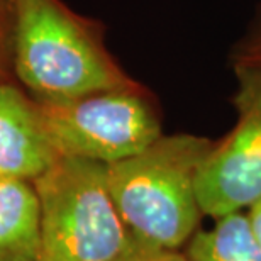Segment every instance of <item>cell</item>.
I'll return each mask as SVG.
<instances>
[{
    "instance_id": "obj_1",
    "label": "cell",
    "mask_w": 261,
    "mask_h": 261,
    "mask_svg": "<svg viewBox=\"0 0 261 261\" xmlns=\"http://www.w3.org/2000/svg\"><path fill=\"white\" fill-rule=\"evenodd\" d=\"M14 71L36 102H66L134 83L103 43L97 20L61 0H12Z\"/></svg>"
},
{
    "instance_id": "obj_2",
    "label": "cell",
    "mask_w": 261,
    "mask_h": 261,
    "mask_svg": "<svg viewBox=\"0 0 261 261\" xmlns=\"http://www.w3.org/2000/svg\"><path fill=\"white\" fill-rule=\"evenodd\" d=\"M214 144L194 134L161 136L139 154L107 165L112 198L139 244L176 251L194 238L202 216L197 176Z\"/></svg>"
},
{
    "instance_id": "obj_3",
    "label": "cell",
    "mask_w": 261,
    "mask_h": 261,
    "mask_svg": "<svg viewBox=\"0 0 261 261\" xmlns=\"http://www.w3.org/2000/svg\"><path fill=\"white\" fill-rule=\"evenodd\" d=\"M33 184L41 205L39 261H122L139 246L112 198L107 165L60 156Z\"/></svg>"
},
{
    "instance_id": "obj_4",
    "label": "cell",
    "mask_w": 261,
    "mask_h": 261,
    "mask_svg": "<svg viewBox=\"0 0 261 261\" xmlns=\"http://www.w3.org/2000/svg\"><path fill=\"white\" fill-rule=\"evenodd\" d=\"M38 106L60 156L112 165L139 154L163 136L158 109L139 83Z\"/></svg>"
},
{
    "instance_id": "obj_5",
    "label": "cell",
    "mask_w": 261,
    "mask_h": 261,
    "mask_svg": "<svg viewBox=\"0 0 261 261\" xmlns=\"http://www.w3.org/2000/svg\"><path fill=\"white\" fill-rule=\"evenodd\" d=\"M238 122L214 144L197 176L202 214L224 217L261 197V60L234 55Z\"/></svg>"
},
{
    "instance_id": "obj_6",
    "label": "cell",
    "mask_w": 261,
    "mask_h": 261,
    "mask_svg": "<svg viewBox=\"0 0 261 261\" xmlns=\"http://www.w3.org/2000/svg\"><path fill=\"white\" fill-rule=\"evenodd\" d=\"M58 158L38 102L0 82V175L34 181Z\"/></svg>"
},
{
    "instance_id": "obj_7",
    "label": "cell",
    "mask_w": 261,
    "mask_h": 261,
    "mask_svg": "<svg viewBox=\"0 0 261 261\" xmlns=\"http://www.w3.org/2000/svg\"><path fill=\"white\" fill-rule=\"evenodd\" d=\"M41 205L31 180L0 175V261H39Z\"/></svg>"
},
{
    "instance_id": "obj_8",
    "label": "cell",
    "mask_w": 261,
    "mask_h": 261,
    "mask_svg": "<svg viewBox=\"0 0 261 261\" xmlns=\"http://www.w3.org/2000/svg\"><path fill=\"white\" fill-rule=\"evenodd\" d=\"M190 261H261V246L248 216L232 212L217 219L208 232H197L190 241Z\"/></svg>"
},
{
    "instance_id": "obj_9",
    "label": "cell",
    "mask_w": 261,
    "mask_h": 261,
    "mask_svg": "<svg viewBox=\"0 0 261 261\" xmlns=\"http://www.w3.org/2000/svg\"><path fill=\"white\" fill-rule=\"evenodd\" d=\"M122 261H190L187 254H180L173 249H158V248H148L139 244L127 258Z\"/></svg>"
},
{
    "instance_id": "obj_10",
    "label": "cell",
    "mask_w": 261,
    "mask_h": 261,
    "mask_svg": "<svg viewBox=\"0 0 261 261\" xmlns=\"http://www.w3.org/2000/svg\"><path fill=\"white\" fill-rule=\"evenodd\" d=\"M236 56L261 60V22L258 28L253 31V34L249 36L248 41H244V43L239 46V49L236 51Z\"/></svg>"
},
{
    "instance_id": "obj_11",
    "label": "cell",
    "mask_w": 261,
    "mask_h": 261,
    "mask_svg": "<svg viewBox=\"0 0 261 261\" xmlns=\"http://www.w3.org/2000/svg\"><path fill=\"white\" fill-rule=\"evenodd\" d=\"M248 219H249V224H251L254 238H256L258 244L261 246V197L249 207Z\"/></svg>"
},
{
    "instance_id": "obj_12",
    "label": "cell",
    "mask_w": 261,
    "mask_h": 261,
    "mask_svg": "<svg viewBox=\"0 0 261 261\" xmlns=\"http://www.w3.org/2000/svg\"><path fill=\"white\" fill-rule=\"evenodd\" d=\"M10 5H12V0H0V10H9L10 12Z\"/></svg>"
}]
</instances>
